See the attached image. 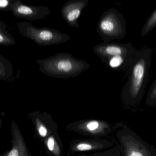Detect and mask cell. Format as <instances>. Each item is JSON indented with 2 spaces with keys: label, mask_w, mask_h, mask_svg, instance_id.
<instances>
[{
  "label": "cell",
  "mask_w": 156,
  "mask_h": 156,
  "mask_svg": "<svg viewBox=\"0 0 156 156\" xmlns=\"http://www.w3.org/2000/svg\"><path fill=\"white\" fill-rule=\"evenodd\" d=\"M37 63L40 71L57 78H75L90 67L87 62L76 58L68 52L57 53L47 58L37 60Z\"/></svg>",
  "instance_id": "1"
},
{
  "label": "cell",
  "mask_w": 156,
  "mask_h": 156,
  "mask_svg": "<svg viewBox=\"0 0 156 156\" xmlns=\"http://www.w3.org/2000/svg\"><path fill=\"white\" fill-rule=\"evenodd\" d=\"M150 56L149 51H143L132 62L129 78L122 94V100L126 105L134 106L142 98L143 85L149 66Z\"/></svg>",
  "instance_id": "2"
},
{
  "label": "cell",
  "mask_w": 156,
  "mask_h": 156,
  "mask_svg": "<svg viewBox=\"0 0 156 156\" xmlns=\"http://www.w3.org/2000/svg\"><path fill=\"white\" fill-rule=\"evenodd\" d=\"M115 131L122 156H156V148L125 125L116 124Z\"/></svg>",
  "instance_id": "3"
},
{
  "label": "cell",
  "mask_w": 156,
  "mask_h": 156,
  "mask_svg": "<svg viewBox=\"0 0 156 156\" xmlns=\"http://www.w3.org/2000/svg\"><path fill=\"white\" fill-rule=\"evenodd\" d=\"M103 63L113 70L122 68L130 62L132 48L129 44L103 43L95 45L93 49Z\"/></svg>",
  "instance_id": "4"
},
{
  "label": "cell",
  "mask_w": 156,
  "mask_h": 156,
  "mask_svg": "<svg viewBox=\"0 0 156 156\" xmlns=\"http://www.w3.org/2000/svg\"><path fill=\"white\" fill-rule=\"evenodd\" d=\"M17 30L24 37L29 38L40 46H48L66 43L71 36L56 29L37 27L29 22L16 23Z\"/></svg>",
  "instance_id": "5"
},
{
  "label": "cell",
  "mask_w": 156,
  "mask_h": 156,
  "mask_svg": "<svg viewBox=\"0 0 156 156\" xmlns=\"http://www.w3.org/2000/svg\"><path fill=\"white\" fill-rule=\"evenodd\" d=\"M126 24L122 15L116 9L112 8L105 11L100 16L96 32L105 43L123 38Z\"/></svg>",
  "instance_id": "6"
},
{
  "label": "cell",
  "mask_w": 156,
  "mask_h": 156,
  "mask_svg": "<svg viewBox=\"0 0 156 156\" xmlns=\"http://www.w3.org/2000/svg\"><path fill=\"white\" fill-rule=\"evenodd\" d=\"M66 129L77 134L97 138L107 137L115 131V125L100 120H85L68 124Z\"/></svg>",
  "instance_id": "7"
},
{
  "label": "cell",
  "mask_w": 156,
  "mask_h": 156,
  "mask_svg": "<svg viewBox=\"0 0 156 156\" xmlns=\"http://www.w3.org/2000/svg\"><path fill=\"white\" fill-rule=\"evenodd\" d=\"M28 116L34 127L36 136L42 143L53 134L58 132L57 124L46 112H33Z\"/></svg>",
  "instance_id": "8"
},
{
  "label": "cell",
  "mask_w": 156,
  "mask_h": 156,
  "mask_svg": "<svg viewBox=\"0 0 156 156\" xmlns=\"http://www.w3.org/2000/svg\"><path fill=\"white\" fill-rule=\"evenodd\" d=\"M12 12L17 18L34 21L45 18L51 11L48 6L27 5L21 0H16L12 5Z\"/></svg>",
  "instance_id": "9"
},
{
  "label": "cell",
  "mask_w": 156,
  "mask_h": 156,
  "mask_svg": "<svg viewBox=\"0 0 156 156\" xmlns=\"http://www.w3.org/2000/svg\"><path fill=\"white\" fill-rule=\"evenodd\" d=\"M115 142L113 140L104 138L75 139L70 142L69 149L72 153L99 152L101 150L112 148Z\"/></svg>",
  "instance_id": "10"
},
{
  "label": "cell",
  "mask_w": 156,
  "mask_h": 156,
  "mask_svg": "<svg viewBox=\"0 0 156 156\" xmlns=\"http://www.w3.org/2000/svg\"><path fill=\"white\" fill-rule=\"evenodd\" d=\"M89 0H69L61 8L62 17L69 26L80 27L78 19L82 11L89 4Z\"/></svg>",
  "instance_id": "11"
},
{
  "label": "cell",
  "mask_w": 156,
  "mask_h": 156,
  "mask_svg": "<svg viewBox=\"0 0 156 156\" xmlns=\"http://www.w3.org/2000/svg\"><path fill=\"white\" fill-rule=\"evenodd\" d=\"M11 132L12 148L0 154V156H32L18 125L13 120H12L11 123Z\"/></svg>",
  "instance_id": "12"
},
{
  "label": "cell",
  "mask_w": 156,
  "mask_h": 156,
  "mask_svg": "<svg viewBox=\"0 0 156 156\" xmlns=\"http://www.w3.org/2000/svg\"><path fill=\"white\" fill-rule=\"evenodd\" d=\"M47 154L49 156H62L64 147L58 132L53 134L43 142Z\"/></svg>",
  "instance_id": "13"
},
{
  "label": "cell",
  "mask_w": 156,
  "mask_h": 156,
  "mask_svg": "<svg viewBox=\"0 0 156 156\" xmlns=\"http://www.w3.org/2000/svg\"><path fill=\"white\" fill-rule=\"evenodd\" d=\"M13 73L12 63L0 54V80L3 81L11 80Z\"/></svg>",
  "instance_id": "14"
},
{
  "label": "cell",
  "mask_w": 156,
  "mask_h": 156,
  "mask_svg": "<svg viewBox=\"0 0 156 156\" xmlns=\"http://www.w3.org/2000/svg\"><path fill=\"white\" fill-rule=\"evenodd\" d=\"M7 25L3 21L0 20V45L12 46L16 44L15 39L7 31Z\"/></svg>",
  "instance_id": "15"
},
{
  "label": "cell",
  "mask_w": 156,
  "mask_h": 156,
  "mask_svg": "<svg viewBox=\"0 0 156 156\" xmlns=\"http://www.w3.org/2000/svg\"><path fill=\"white\" fill-rule=\"evenodd\" d=\"M156 26V10L153 13L151 16L149 17L148 21L146 24L145 25L143 28L142 34L143 36L146 34L150 30H152L153 28Z\"/></svg>",
  "instance_id": "16"
},
{
  "label": "cell",
  "mask_w": 156,
  "mask_h": 156,
  "mask_svg": "<svg viewBox=\"0 0 156 156\" xmlns=\"http://www.w3.org/2000/svg\"><path fill=\"white\" fill-rule=\"evenodd\" d=\"M146 104L149 106H155L156 105V83L154 86L151 88L149 92Z\"/></svg>",
  "instance_id": "17"
},
{
  "label": "cell",
  "mask_w": 156,
  "mask_h": 156,
  "mask_svg": "<svg viewBox=\"0 0 156 156\" xmlns=\"http://www.w3.org/2000/svg\"><path fill=\"white\" fill-rule=\"evenodd\" d=\"M16 0H0V11H12V5Z\"/></svg>",
  "instance_id": "18"
},
{
  "label": "cell",
  "mask_w": 156,
  "mask_h": 156,
  "mask_svg": "<svg viewBox=\"0 0 156 156\" xmlns=\"http://www.w3.org/2000/svg\"><path fill=\"white\" fill-rule=\"evenodd\" d=\"M115 148H116V146L105 151L96 152L91 154H80L78 156H111L114 152L115 151Z\"/></svg>",
  "instance_id": "19"
},
{
  "label": "cell",
  "mask_w": 156,
  "mask_h": 156,
  "mask_svg": "<svg viewBox=\"0 0 156 156\" xmlns=\"http://www.w3.org/2000/svg\"><path fill=\"white\" fill-rule=\"evenodd\" d=\"M111 156H122L121 152H120V149H119V147L117 145L116 146L115 151L112 154Z\"/></svg>",
  "instance_id": "20"
},
{
  "label": "cell",
  "mask_w": 156,
  "mask_h": 156,
  "mask_svg": "<svg viewBox=\"0 0 156 156\" xmlns=\"http://www.w3.org/2000/svg\"><path fill=\"white\" fill-rule=\"evenodd\" d=\"M2 119H0V130L2 127Z\"/></svg>",
  "instance_id": "21"
},
{
  "label": "cell",
  "mask_w": 156,
  "mask_h": 156,
  "mask_svg": "<svg viewBox=\"0 0 156 156\" xmlns=\"http://www.w3.org/2000/svg\"><path fill=\"white\" fill-rule=\"evenodd\" d=\"M154 136H155V137H156V135Z\"/></svg>",
  "instance_id": "22"
}]
</instances>
